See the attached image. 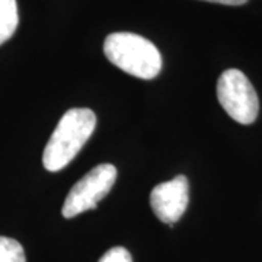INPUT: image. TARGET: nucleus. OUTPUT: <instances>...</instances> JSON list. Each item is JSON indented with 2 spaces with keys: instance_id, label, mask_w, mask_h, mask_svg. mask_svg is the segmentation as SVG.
<instances>
[{
  "instance_id": "nucleus-1",
  "label": "nucleus",
  "mask_w": 262,
  "mask_h": 262,
  "mask_svg": "<svg viewBox=\"0 0 262 262\" xmlns=\"http://www.w3.org/2000/svg\"><path fill=\"white\" fill-rule=\"evenodd\" d=\"M96 127V115L88 108H72L60 118L42 155L44 168L58 172L77 156Z\"/></svg>"
},
{
  "instance_id": "nucleus-2",
  "label": "nucleus",
  "mask_w": 262,
  "mask_h": 262,
  "mask_svg": "<svg viewBox=\"0 0 262 262\" xmlns=\"http://www.w3.org/2000/svg\"><path fill=\"white\" fill-rule=\"evenodd\" d=\"M106 58L128 75L151 80L160 73L162 56L158 47L133 32H114L103 42Z\"/></svg>"
},
{
  "instance_id": "nucleus-3",
  "label": "nucleus",
  "mask_w": 262,
  "mask_h": 262,
  "mask_svg": "<svg viewBox=\"0 0 262 262\" xmlns=\"http://www.w3.org/2000/svg\"><path fill=\"white\" fill-rule=\"evenodd\" d=\"M217 99L226 113L241 124H252L259 113L258 95L249 79L237 69H229L217 80Z\"/></svg>"
},
{
  "instance_id": "nucleus-4",
  "label": "nucleus",
  "mask_w": 262,
  "mask_h": 262,
  "mask_svg": "<svg viewBox=\"0 0 262 262\" xmlns=\"http://www.w3.org/2000/svg\"><path fill=\"white\" fill-rule=\"evenodd\" d=\"M117 179L114 165L102 163L88 172L79 182L72 187L63 206V217L72 219L88 210H94L99 201L110 194Z\"/></svg>"
},
{
  "instance_id": "nucleus-5",
  "label": "nucleus",
  "mask_w": 262,
  "mask_h": 262,
  "mask_svg": "<svg viewBox=\"0 0 262 262\" xmlns=\"http://www.w3.org/2000/svg\"><path fill=\"white\" fill-rule=\"evenodd\" d=\"M189 201V184L184 175L159 184L150 194V206L155 215L166 225H175L184 215Z\"/></svg>"
},
{
  "instance_id": "nucleus-6",
  "label": "nucleus",
  "mask_w": 262,
  "mask_h": 262,
  "mask_svg": "<svg viewBox=\"0 0 262 262\" xmlns=\"http://www.w3.org/2000/svg\"><path fill=\"white\" fill-rule=\"evenodd\" d=\"M19 15L16 0H0V46L12 38L18 28Z\"/></svg>"
},
{
  "instance_id": "nucleus-7",
  "label": "nucleus",
  "mask_w": 262,
  "mask_h": 262,
  "mask_svg": "<svg viewBox=\"0 0 262 262\" xmlns=\"http://www.w3.org/2000/svg\"><path fill=\"white\" fill-rule=\"evenodd\" d=\"M0 262H27L22 245L12 237L0 236Z\"/></svg>"
},
{
  "instance_id": "nucleus-8",
  "label": "nucleus",
  "mask_w": 262,
  "mask_h": 262,
  "mask_svg": "<svg viewBox=\"0 0 262 262\" xmlns=\"http://www.w3.org/2000/svg\"><path fill=\"white\" fill-rule=\"evenodd\" d=\"M99 262H133V258L125 248L115 246V248H111L108 252L103 253Z\"/></svg>"
},
{
  "instance_id": "nucleus-9",
  "label": "nucleus",
  "mask_w": 262,
  "mask_h": 262,
  "mask_svg": "<svg viewBox=\"0 0 262 262\" xmlns=\"http://www.w3.org/2000/svg\"><path fill=\"white\" fill-rule=\"evenodd\" d=\"M204 2L220 3V5H227V6H241V5H245L248 0H204Z\"/></svg>"
}]
</instances>
